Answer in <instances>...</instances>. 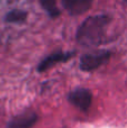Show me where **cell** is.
I'll list each match as a JSON object with an SVG mask.
<instances>
[{"label": "cell", "instance_id": "obj_5", "mask_svg": "<svg viewBox=\"0 0 127 128\" xmlns=\"http://www.w3.org/2000/svg\"><path fill=\"white\" fill-rule=\"evenodd\" d=\"M37 122V114L33 110H26L11 118L7 124V128H33Z\"/></svg>", "mask_w": 127, "mask_h": 128}, {"label": "cell", "instance_id": "obj_6", "mask_svg": "<svg viewBox=\"0 0 127 128\" xmlns=\"http://www.w3.org/2000/svg\"><path fill=\"white\" fill-rule=\"evenodd\" d=\"M94 0H62L64 9L71 16H80L91 8Z\"/></svg>", "mask_w": 127, "mask_h": 128}, {"label": "cell", "instance_id": "obj_8", "mask_svg": "<svg viewBox=\"0 0 127 128\" xmlns=\"http://www.w3.org/2000/svg\"><path fill=\"white\" fill-rule=\"evenodd\" d=\"M40 4L51 18H56L60 16L61 11L58 8L56 0H40Z\"/></svg>", "mask_w": 127, "mask_h": 128}, {"label": "cell", "instance_id": "obj_9", "mask_svg": "<svg viewBox=\"0 0 127 128\" xmlns=\"http://www.w3.org/2000/svg\"><path fill=\"white\" fill-rule=\"evenodd\" d=\"M124 1H125V2H126V4H127V0H124Z\"/></svg>", "mask_w": 127, "mask_h": 128}, {"label": "cell", "instance_id": "obj_7", "mask_svg": "<svg viewBox=\"0 0 127 128\" xmlns=\"http://www.w3.org/2000/svg\"><path fill=\"white\" fill-rule=\"evenodd\" d=\"M28 14L22 9H14L10 10L4 17V22L8 24H22L27 20Z\"/></svg>", "mask_w": 127, "mask_h": 128}, {"label": "cell", "instance_id": "obj_2", "mask_svg": "<svg viewBox=\"0 0 127 128\" xmlns=\"http://www.w3.org/2000/svg\"><path fill=\"white\" fill-rule=\"evenodd\" d=\"M110 58H112V53L109 51H98L94 53L83 54L80 58L79 66L83 72H92L109 62Z\"/></svg>", "mask_w": 127, "mask_h": 128}, {"label": "cell", "instance_id": "obj_1", "mask_svg": "<svg viewBox=\"0 0 127 128\" xmlns=\"http://www.w3.org/2000/svg\"><path fill=\"white\" fill-rule=\"evenodd\" d=\"M112 22L107 15L90 16L82 22L76 30V42L82 46H98L104 42L106 29Z\"/></svg>", "mask_w": 127, "mask_h": 128}, {"label": "cell", "instance_id": "obj_3", "mask_svg": "<svg viewBox=\"0 0 127 128\" xmlns=\"http://www.w3.org/2000/svg\"><path fill=\"white\" fill-rule=\"evenodd\" d=\"M68 101L80 111L87 112L92 104V93L89 89L76 88L69 92Z\"/></svg>", "mask_w": 127, "mask_h": 128}, {"label": "cell", "instance_id": "obj_4", "mask_svg": "<svg viewBox=\"0 0 127 128\" xmlns=\"http://www.w3.org/2000/svg\"><path fill=\"white\" fill-rule=\"evenodd\" d=\"M74 55H76V52L74 51H70V52L58 51V52H54V53L45 56V58L40 62V64L37 65L36 70H37V72L43 73V72H45V71L50 70L51 68H53V66L58 65V64L68 62V61L71 60Z\"/></svg>", "mask_w": 127, "mask_h": 128}]
</instances>
